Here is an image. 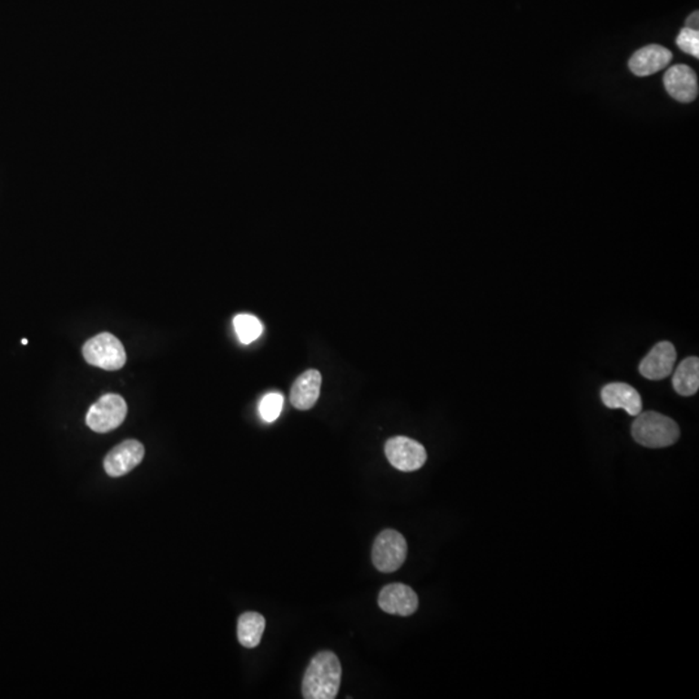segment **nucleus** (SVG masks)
I'll list each match as a JSON object with an SVG mask.
<instances>
[{
	"instance_id": "obj_1",
	"label": "nucleus",
	"mask_w": 699,
	"mask_h": 699,
	"mask_svg": "<svg viewBox=\"0 0 699 699\" xmlns=\"http://www.w3.org/2000/svg\"><path fill=\"white\" fill-rule=\"evenodd\" d=\"M342 667L339 659L329 650L318 653L309 662L302 683L305 699H334L339 692Z\"/></svg>"
},
{
	"instance_id": "obj_2",
	"label": "nucleus",
	"mask_w": 699,
	"mask_h": 699,
	"mask_svg": "<svg viewBox=\"0 0 699 699\" xmlns=\"http://www.w3.org/2000/svg\"><path fill=\"white\" fill-rule=\"evenodd\" d=\"M633 437L648 449L673 446L680 438V428L670 417L658 412H641L633 424Z\"/></svg>"
},
{
	"instance_id": "obj_3",
	"label": "nucleus",
	"mask_w": 699,
	"mask_h": 699,
	"mask_svg": "<svg viewBox=\"0 0 699 699\" xmlns=\"http://www.w3.org/2000/svg\"><path fill=\"white\" fill-rule=\"evenodd\" d=\"M84 357L88 364L104 370H121L127 360L124 345L110 333H100L88 339L84 346Z\"/></svg>"
},
{
	"instance_id": "obj_4",
	"label": "nucleus",
	"mask_w": 699,
	"mask_h": 699,
	"mask_svg": "<svg viewBox=\"0 0 699 699\" xmlns=\"http://www.w3.org/2000/svg\"><path fill=\"white\" fill-rule=\"evenodd\" d=\"M407 552V542L400 532L383 530L373 544V565L381 572H397L406 561Z\"/></svg>"
},
{
	"instance_id": "obj_5",
	"label": "nucleus",
	"mask_w": 699,
	"mask_h": 699,
	"mask_svg": "<svg viewBox=\"0 0 699 699\" xmlns=\"http://www.w3.org/2000/svg\"><path fill=\"white\" fill-rule=\"evenodd\" d=\"M127 415V404L121 395L106 394L92 404L86 416V422L96 433H109L115 431Z\"/></svg>"
},
{
	"instance_id": "obj_6",
	"label": "nucleus",
	"mask_w": 699,
	"mask_h": 699,
	"mask_svg": "<svg viewBox=\"0 0 699 699\" xmlns=\"http://www.w3.org/2000/svg\"><path fill=\"white\" fill-rule=\"evenodd\" d=\"M386 458L400 471H415L421 469L428 460L425 447L407 437H394L386 441Z\"/></svg>"
},
{
	"instance_id": "obj_7",
	"label": "nucleus",
	"mask_w": 699,
	"mask_h": 699,
	"mask_svg": "<svg viewBox=\"0 0 699 699\" xmlns=\"http://www.w3.org/2000/svg\"><path fill=\"white\" fill-rule=\"evenodd\" d=\"M379 606L388 614L410 616L419 609V597L412 588L401 582L386 585L379 594Z\"/></svg>"
},
{
	"instance_id": "obj_8",
	"label": "nucleus",
	"mask_w": 699,
	"mask_h": 699,
	"mask_svg": "<svg viewBox=\"0 0 699 699\" xmlns=\"http://www.w3.org/2000/svg\"><path fill=\"white\" fill-rule=\"evenodd\" d=\"M144 446L140 441L130 440L115 447L106 460L104 469L110 477H122L130 473L144 459Z\"/></svg>"
},
{
	"instance_id": "obj_9",
	"label": "nucleus",
	"mask_w": 699,
	"mask_h": 699,
	"mask_svg": "<svg viewBox=\"0 0 699 699\" xmlns=\"http://www.w3.org/2000/svg\"><path fill=\"white\" fill-rule=\"evenodd\" d=\"M676 361V350L673 343L662 341L657 343L645 358L641 360L640 373L652 381L666 379L673 373Z\"/></svg>"
},
{
	"instance_id": "obj_10",
	"label": "nucleus",
	"mask_w": 699,
	"mask_h": 699,
	"mask_svg": "<svg viewBox=\"0 0 699 699\" xmlns=\"http://www.w3.org/2000/svg\"><path fill=\"white\" fill-rule=\"evenodd\" d=\"M664 86L673 99L692 103L698 96V79L694 70L686 66H674L664 75Z\"/></svg>"
},
{
	"instance_id": "obj_11",
	"label": "nucleus",
	"mask_w": 699,
	"mask_h": 699,
	"mask_svg": "<svg viewBox=\"0 0 699 699\" xmlns=\"http://www.w3.org/2000/svg\"><path fill=\"white\" fill-rule=\"evenodd\" d=\"M671 61L673 52L659 45H649L634 52L628 66L634 76H648L664 70Z\"/></svg>"
},
{
	"instance_id": "obj_12",
	"label": "nucleus",
	"mask_w": 699,
	"mask_h": 699,
	"mask_svg": "<svg viewBox=\"0 0 699 699\" xmlns=\"http://www.w3.org/2000/svg\"><path fill=\"white\" fill-rule=\"evenodd\" d=\"M601 400L612 410L622 408L630 416L636 417L643 412V400L639 391L624 382H613L601 390Z\"/></svg>"
},
{
	"instance_id": "obj_13",
	"label": "nucleus",
	"mask_w": 699,
	"mask_h": 699,
	"mask_svg": "<svg viewBox=\"0 0 699 699\" xmlns=\"http://www.w3.org/2000/svg\"><path fill=\"white\" fill-rule=\"evenodd\" d=\"M321 375L317 370H306L294 382L290 391V401L299 410H309L317 404L320 397Z\"/></svg>"
},
{
	"instance_id": "obj_14",
	"label": "nucleus",
	"mask_w": 699,
	"mask_h": 699,
	"mask_svg": "<svg viewBox=\"0 0 699 699\" xmlns=\"http://www.w3.org/2000/svg\"><path fill=\"white\" fill-rule=\"evenodd\" d=\"M266 619L259 613H244L238 618V637L244 648L253 649L259 645L265 633Z\"/></svg>"
},
{
	"instance_id": "obj_15",
	"label": "nucleus",
	"mask_w": 699,
	"mask_h": 699,
	"mask_svg": "<svg viewBox=\"0 0 699 699\" xmlns=\"http://www.w3.org/2000/svg\"><path fill=\"white\" fill-rule=\"evenodd\" d=\"M673 386L677 394L692 397L699 389V359L686 358L674 370Z\"/></svg>"
},
{
	"instance_id": "obj_16",
	"label": "nucleus",
	"mask_w": 699,
	"mask_h": 699,
	"mask_svg": "<svg viewBox=\"0 0 699 699\" xmlns=\"http://www.w3.org/2000/svg\"><path fill=\"white\" fill-rule=\"evenodd\" d=\"M236 333L242 343H251L262 334V324L256 317L251 315H238L233 320Z\"/></svg>"
},
{
	"instance_id": "obj_17",
	"label": "nucleus",
	"mask_w": 699,
	"mask_h": 699,
	"mask_svg": "<svg viewBox=\"0 0 699 699\" xmlns=\"http://www.w3.org/2000/svg\"><path fill=\"white\" fill-rule=\"evenodd\" d=\"M284 398L279 392H271L263 398L259 404V413L266 422H274L283 410Z\"/></svg>"
},
{
	"instance_id": "obj_18",
	"label": "nucleus",
	"mask_w": 699,
	"mask_h": 699,
	"mask_svg": "<svg viewBox=\"0 0 699 699\" xmlns=\"http://www.w3.org/2000/svg\"><path fill=\"white\" fill-rule=\"evenodd\" d=\"M677 47L680 50L685 52V54L692 55L695 58L699 57V32L698 30L689 29V27H683L682 32L679 33L676 39Z\"/></svg>"
},
{
	"instance_id": "obj_19",
	"label": "nucleus",
	"mask_w": 699,
	"mask_h": 699,
	"mask_svg": "<svg viewBox=\"0 0 699 699\" xmlns=\"http://www.w3.org/2000/svg\"><path fill=\"white\" fill-rule=\"evenodd\" d=\"M699 26V14L698 11L693 12L691 16L688 17V20H686V26L689 27V29L693 30H698Z\"/></svg>"
},
{
	"instance_id": "obj_20",
	"label": "nucleus",
	"mask_w": 699,
	"mask_h": 699,
	"mask_svg": "<svg viewBox=\"0 0 699 699\" xmlns=\"http://www.w3.org/2000/svg\"><path fill=\"white\" fill-rule=\"evenodd\" d=\"M23 345H27V339H23Z\"/></svg>"
}]
</instances>
